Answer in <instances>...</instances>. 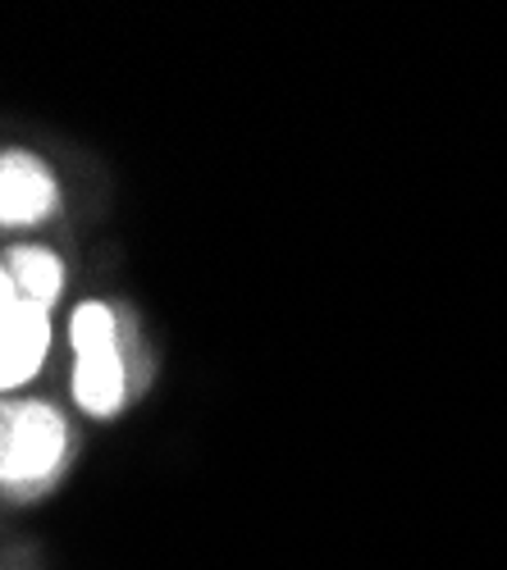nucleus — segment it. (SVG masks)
<instances>
[{
    "label": "nucleus",
    "mask_w": 507,
    "mask_h": 570,
    "mask_svg": "<svg viewBox=\"0 0 507 570\" xmlns=\"http://www.w3.org/2000/svg\"><path fill=\"white\" fill-rule=\"evenodd\" d=\"M60 343L69 352L65 406L78 424H119L152 393L156 361L147 343V320L124 297L82 293L60 320Z\"/></svg>",
    "instance_id": "f257e3e1"
},
{
    "label": "nucleus",
    "mask_w": 507,
    "mask_h": 570,
    "mask_svg": "<svg viewBox=\"0 0 507 570\" xmlns=\"http://www.w3.org/2000/svg\"><path fill=\"white\" fill-rule=\"evenodd\" d=\"M82 452L78 415L51 393L0 397V502L37 507L56 498Z\"/></svg>",
    "instance_id": "f03ea898"
},
{
    "label": "nucleus",
    "mask_w": 507,
    "mask_h": 570,
    "mask_svg": "<svg viewBox=\"0 0 507 570\" xmlns=\"http://www.w3.org/2000/svg\"><path fill=\"white\" fill-rule=\"evenodd\" d=\"M69 215L60 165L32 141H0V243L37 237Z\"/></svg>",
    "instance_id": "7ed1b4c3"
},
{
    "label": "nucleus",
    "mask_w": 507,
    "mask_h": 570,
    "mask_svg": "<svg viewBox=\"0 0 507 570\" xmlns=\"http://www.w3.org/2000/svg\"><path fill=\"white\" fill-rule=\"evenodd\" d=\"M60 347V315L10 297L0 306V397L37 393V379L51 370Z\"/></svg>",
    "instance_id": "20e7f679"
},
{
    "label": "nucleus",
    "mask_w": 507,
    "mask_h": 570,
    "mask_svg": "<svg viewBox=\"0 0 507 570\" xmlns=\"http://www.w3.org/2000/svg\"><path fill=\"white\" fill-rule=\"evenodd\" d=\"M0 265L19 302L41 306L60 315L69 302V256L46 243V237H14V243H0Z\"/></svg>",
    "instance_id": "39448f33"
},
{
    "label": "nucleus",
    "mask_w": 507,
    "mask_h": 570,
    "mask_svg": "<svg viewBox=\"0 0 507 570\" xmlns=\"http://www.w3.org/2000/svg\"><path fill=\"white\" fill-rule=\"evenodd\" d=\"M14 297V288H10V278H6V265H0V306H6Z\"/></svg>",
    "instance_id": "423d86ee"
}]
</instances>
